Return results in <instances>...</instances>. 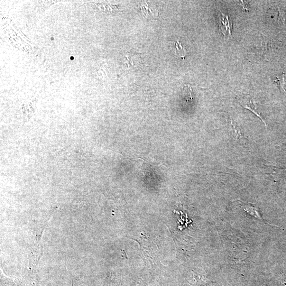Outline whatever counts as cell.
<instances>
[{"instance_id":"obj_5","label":"cell","mask_w":286,"mask_h":286,"mask_svg":"<svg viewBox=\"0 0 286 286\" xmlns=\"http://www.w3.org/2000/svg\"><path fill=\"white\" fill-rule=\"evenodd\" d=\"M184 95L186 96L188 99H192V89L189 86H185L183 88Z\"/></svg>"},{"instance_id":"obj_3","label":"cell","mask_w":286,"mask_h":286,"mask_svg":"<svg viewBox=\"0 0 286 286\" xmlns=\"http://www.w3.org/2000/svg\"><path fill=\"white\" fill-rule=\"evenodd\" d=\"M176 46V53L180 58L184 59L186 56V50L182 45V44L177 41V42L175 43Z\"/></svg>"},{"instance_id":"obj_6","label":"cell","mask_w":286,"mask_h":286,"mask_svg":"<svg viewBox=\"0 0 286 286\" xmlns=\"http://www.w3.org/2000/svg\"><path fill=\"white\" fill-rule=\"evenodd\" d=\"M275 82H276V84H278L280 86L283 90L286 92V82H285L284 75H283L282 79L277 78V79L275 80Z\"/></svg>"},{"instance_id":"obj_1","label":"cell","mask_w":286,"mask_h":286,"mask_svg":"<svg viewBox=\"0 0 286 286\" xmlns=\"http://www.w3.org/2000/svg\"><path fill=\"white\" fill-rule=\"evenodd\" d=\"M221 16H222V17H221L219 22V26L221 31L223 32L225 35L228 33L231 34L232 24L229 22L228 17L225 16L223 13H221Z\"/></svg>"},{"instance_id":"obj_7","label":"cell","mask_w":286,"mask_h":286,"mask_svg":"<svg viewBox=\"0 0 286 286\" xmlns=\"http://www.w3.org/2000/svg\"><path fill=\"white\" fill-rule=\"evenodd\" d=\"M280 11V14L279 16V18H278V21H279V23L280 25H282L284 26H286V24H285V20L284 19V17L283 15V13H281V12Z\"/></svg>"},{"instance_id":"obj_4","label":"cell","mask_w":286,"mask_h":286,"mask_svg":"<svg viewBox=\"0 0 286 286\" xmlns=\"http://www.w3.org/2000/svg\"><path fill=\"white\" fill-rule=\"evenodd\" d=\"M243 106H244V108L250 110L251 112L254 113L257 116L259 117L262 120V121L264 123L265 125H266L265 122L264 121V120L263 119L262 117H261V116L259 114L257 113V111L256 110V107H254V105L252 102H250V104L243 105Z\"/></svg>"},{"instance_id":"obj_8","label":"cell","mask_w":286,"mask_h":286,"mask_svg":"<svg viewBox=\"0 0 286 286\" xmlns=\"http://www.w3.org/2000/svg\"><path fill=\"white\" fill-rule=\"evenodd\" d=\"M72 286H76V284L75 282H74L73 281L72 282Z\"/></svg>"},{"instance_id":"obj_2","label":"cell","mask_w":286,"mask_h":286,"mask_svg":"<svg viewBox=\"0 0 286 286\" xmlns=\"http://www.w3.org/2000/svg\"><path fill=\"white\" fill-rule=\"evenodd\" d=\"M242 207L244 210L247 212V213L250 214L251 216H253L257 219H259L263 220V218L259 213V210L257 208L254 206H251L250 205H243Z\"/></svg>"}]
</instances>
